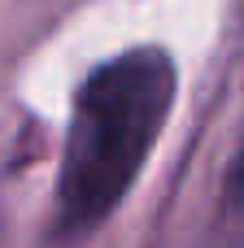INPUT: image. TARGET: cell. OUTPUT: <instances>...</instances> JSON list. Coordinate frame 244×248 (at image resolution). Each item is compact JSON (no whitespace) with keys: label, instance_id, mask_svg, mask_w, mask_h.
<instances>
[{"label":"cell","instance_id":"1","mask_svg":"<svg viewBox=\"0 0 244 248\" xmlns=\"http://www.w3.org/2000/svg\"><path fill=\"white\" fill-rule=\"evenodd\" d=\"M170 105L175 65L157 48L122 52L83 83L57 183L65 231H87L118 209L144 157L153 153Z\"/></svg>","mask_w":244,"mask_h":248},{"label":"cell","instance_id":"2","mask_svg":"<svg viewBox=\"0 0 244 248\" xmlns=\"http://www.w3.org/2000/svg\"><path fill=\"white\" fill-rule=\"evenodd\" d=\"M231 187H236V196H244V157H240V166H236V183Z\"/></svg>","mask_w":244,"mask_h":248}]
</instances>
